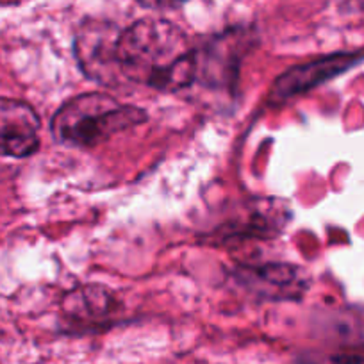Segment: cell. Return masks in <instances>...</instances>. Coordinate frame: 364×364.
Listing matches in <instances>:
<instances>
[{
  "label": "cell",
  "mask_w": 364,
  "mask_h": 364,
  "mask_svg": "<svg viewBox=\"0 0 364 364\" xmlns=\"http://www.w3.org/2000/svg\"><path fill=\"white\" fill-rule=\"evenodd\" d=\"M197 48L166 20H139L122 31L117 41L120 75L159 91L190 86L197 77Z\"/></svg>",
  "instance_id": "1"
},
{
  "label": "cell",
  "mask_w": 364,
  "mask_h": 364,
  "mask_svg": "<svg viewBox=\"0 0 364 364\" xmlns=\"http://www.w3.org/2000/svg\"><path fill=\"white\" fill-rule=\"evenodd\" d=\"M145 120L143 109L124 106L100 93H87L72 99L55 113L52 134L66 146L90 149Z\"/></svg>",
  "instance_id": "2"
},
{
  "label": "cell",
  "mask_w": 364,
  "mask_h": 364,
  "mask_svg": "<svg viewBox=\"0 0 364 364\" xmlns=\"http://www.w3.org/2000/svg\"><path fill=\"white\" fill-rule=\"evenodd\" d=\"M40 146V118L29 104L0 97V156L27 157Z\"/></svg>",
  "instance_id": "3"
},
{
  "label": "cell",
  "mask_w": 364,
  "mask_h": 364,
  "mask_svg": "<svg viewBox=\"0 0 364 364\" xmlns=\"http://www.w3.org/2000/svg\"><path fill=\"white\" fill-rule=\"evenodd\" d=\"M118 36L120 33L109 23L97 22L80 29L75 52L87 75L99 80H111L114 79V73H120L117 63Z\"/></svg>",
  "instance_id": "4"
},
{
  "label": "cell",
  "mask_w": 364,
  "mask_h": 364,
  "mask_svg": "<svg viewBox=\"0 0 364 364\" xmlns=\"http://www.w3.org/2000/svg\"><path fill=\"white\" fill-rule=\"evenodd\" d=\"M359 61V55L336 54L318 59V61L309 63V65L295 66L289 72H286L284 75L279 77L272 93H269V100L272 102H284V100L293 99L300 93L313 90V87L325 82V80L334 79L336 75L350 70Z\"/></svg>",
  "instance_id": "5"
},
{
  "label": "cell",
  "mask_w": 364,
  "mask_h": 364,
  "mask_svg": "<svg viewBox=\"0 0 364 364\" xmlns=\"http://www.w3.org/2000/svg\"><path fill=\"white\" fill-rule=\"evenodd\" d=\"M314 364H364V357L360 355H331L316 360Z\"/></svg>",
  "instance_id": "6"
},
{
  "label": "cell",
  "mask_w": 364,
  "mask_h": 364,
  "mask_svg": "<svg viewBox=\"0 0 364 364\" xmlns=\"http://www.w3.org/2000/svg\"><path fill=\"white\" fill-rule=\"evenodd\" d=\"M136 2L141 4L143 8L168 9V8H177V6L184 4L186 0H136Z\"/></svg>",
  "instance_id": "7"
},
{
  "label": "cell",
  "mask_w": 364,
  "mask_h": 364,
  "mask_svg": "<svg viewBox=\"0 0 364 364\" xmlns=\"http://www.w3.org/2000/svg\"><path fill=\"white\" fill-rule=\"evenodd\" d=\"M360 6H363V8H364V0H360Z\"/></svg>",
  "instance_id": "8"
}]
</instances>
